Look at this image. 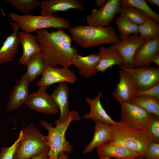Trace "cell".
Masks as SVG:
<instances>
[{"instance_id":"obj_1","label":"cell","mask_w":159,"mask_h":159,"mask_svg":"<svg viewBox=\"0 0 159 159\" xmlns=\"http://www.w3.org/2000/svg\"><path fill=\"white\" fill-rule=\"evenodd\" d=\"M35 32L46 66L56 67L59 65L69 68L72 65L73 56L78 52L76 47L72 46L70 35L62 29L49 32L43 29Z\"/></svg>"},{"instance_id":"obj_2","label":"cell","mask_w":159,"mask_h":159,"mask_svg":"<svg viewBox=\"0 0 159 159\" xmlns=\"http://www.w3.org/2000/svg\"><path fill=\"white\" fill-rule=\"evenodd\" d=\"M72 40L84 48L104 44H112L120 40L118 34L112 26L101 27L79 25L69 29Z\"/></svg>"},{"instance_id":"obj_3","label":"cell","mask_w":159,"mask_h":159,"mask_svg":"<svg viewBox=\"0 0 159 159\" xmlns=\"http://www.w3.org/2000/svg\"><path fill=\"white\" fill-rule=\"evenodd\" d=\"M81 117L78 112L74 110L70 111L67 118L60 122L58 119L55 120V126L44 120L40 123L47 131V136L49 146L48 155L51 159H57L62 152L69 153L73 149L70 143L67 140L66 133L71 123L74 120H79Z\"/></svg>"},{"instance_id":"obj_4","label":"cell","mask_w":159,"mask_h":159,"mask_svg":"<svg viewBox=\"0 0 159 159\" xmlns=\"http://www.w3.org/2000/svg\"><path fill=\"white\" fill-rule=\"evenodd\" d=\"M119 122L118 124L111 125L110 141L136 153L143 158L148 145L153 142L151 138L143 130L130 127Z\"/></svg>"},{"instance_id":"obj_5","label":"cell","mask_w":159,"mask_h":159,"mask_svg":"<svg viewBox=\"0 0 159 159\" xmlns=\"http://www.w3.org/2000/svg\"><path fill=\"white\" fill-rule=\"evenodd\" d=\"M8 16L11 20L17 24L22 31L27 33L49 28L63 30L71 27V22L68 19L53 15L35 16L26 14L21 15L11 12Z\"/></svg>"},{"instance_id":"obj_6","label":"cell","mask_w":159,"mask_h":159,"mask_svg":"<svg viewBox=\"0 0 159 159\" xmlns=\"http://www.w3.org/2000/svg\"><path fill=\"white\" fill-rule=\"evenodd\" d=\"M21 130L14 159H28L49 148L47 136L34 124L29 125Z\"/></svg>"},{"instance_id":"obj_7","label":"cell","mask_w":159,"mask_h":159,"mask_svg":"<svg viewBox=\"0 0 159 159\" xmlns=\"http://www.w3.org/2000/svg\"><path fill=\"white\" fill-rule=\"evenodd\" d=\"M121 105V120L119 122L129 127L146 131L151 114L141 107L130 102L122 104Z\"/></svg>"},{"instance_id":"obj_8","label":"cell","mask_w":159,"mask_h":159,"mask_svg":"<svg viewBox=\"0 0 159 159\" xmlns=\"http://www.w3.org/2000/svg\"><path fill=\"white\" fill-rule=\"evenodd\" d=\"M121 7L120 0H108L103 7L94 8L87 15L86 21L88 25L98 27H105L114 21L115 15L119 13Z\"/></svg>"},{"instance_id":"obj_9","label":"cell","mask_w":159,"mask_h":159,"mask_svg":"<svg viewBox=\"0 0 159 159\" xmlns=\"http://www.w3.org/2000/svg\"><path fill=\"white\" fill-rule=\"evenodd\" d=\"M118 67L128 72L133 79L138 90L146 89L159 83V68L150 65L127 68Z\"/></svg>"},{"instance_id":"obj_10","label":"cell","mask_w":159,"mask_h":159,"mask_svg":"<svg viewBox=\"0 0 159 159\" xmlns=\"http://www.w3.org/2000/svg\"><path fill=\"white\" fill-rule=\"evenodd\" d=\"M146 42L139 36V34L131 35L120 40L110 47L117 52L123 60V67L133 68V58L138 49Z\"/></svg>"},{"instance_id":"obj_11","label":"cell","mask_w":159,"mask_h":159,"mask_svg":"<svg viewBox=\"0 0 159 159\" xmlns=\"http://www.w3.org/2000/svg\"><path fill=\"white\" fill-rule=\"evenodd\" d=\"M42 75L41 78L37 82L39 87L63 82L73 85L77 78L74 72L69 68L50 66H46Z\"/></svg>"},{"instance_id":"obj_12","label":"cell","mask_w":159,"mask_h":159,"mask_svg":"<svg viewBox=\"0 0 159 159\" xmlns=\"http://www.w3.org/2000/svg\"><path fill=\"white\" fill-rule=\"evenodd\" d=\"M47 87H39L38 91L29 95L24 104L29 108L38 112L46 114H56L59 108L51 95L47 94L46 90Z\"/></svg>"},{"instance_id":"obj_13","label":"cell","mask_w":159,"mask_h":159,"mask_svg":"<svg viewBox=\"0 0 159 159\" xmlns=\"http://www.w3.org/2000/svg\"><path fill=\"white\" fill-rule=\"evenodd\" d=\"M119 82L112 92L114 97L120 104L130 102L135 97L138 90L135 82L131 76L127 72L120 69Z\"/></svg>"},{"instance_id":"obj_14","label":"cell","mask_w":159,"mask_h":159,"mask_svg":"<svg viewBox=\"0 0 159 159\" xmlns=\"http://www.w3.org/2000/svg\"><path fill=\"white\" fill-rule=\"evenodd\" d=\"M9 21L13 31L7 37L0 48V64L11 62L19 52L20 43L18 34L19 28L16 23Z\"/></svg>"},{"instance_id":"obj_15","label":"cell","mask_w":159,"mask_h":159,"mask_svg":"<svg viewBox=\"0 0 159 159\" xmlns=\"http://www.w3.org/2000/svg\"><path fill=\"white\" fill-rule=\"evenodd\" d=\"M100 58L98 52L90 53L85 56L77 52L73 56L72 65L77 68L80 75L89 78L98 72L96 67Z\"/></svg>"},{"instance_id":"obj_16","label":"cell","mask_w":159,"mask_h":159,"mask_svg":"<svg viewBox=\"0 0 159 159\" xmlns=\"http://www.w3.org/2000/svg\"><path fill=\"white\" fill-rule=\"evenodd\" d=\"M30 82L25 73L13 87L6 106L7 111H11L16 110L26 101L30 95L29 89Z\"/></svg>"},{"instance_id":"obj_17","label":"cell","mask_w":159,"mask_h":159,"mask_svg":"<svg viewBox=\"0 0 159 159\" xmlns=\"http://www.w3.org/2000/svg\"><path fill=\"white\" fill-rule=\"evenodd\" d=\"M102 92L100 91L97 95L92 99L86 97L85 100L90 106V112L83 116L85 119H90L95 122H104L111 125H116L119 122L114 121L107 113L102 107L100 102Z\"/></svg>"},{"instance_id":"obj_18","label":"cell","mask_w":159,"mask_h":159,"mask_svg":"<svg viewBox=\"0 0 159 159\" xmlns=\"http://www.w3.org/2000/svg\"><path fill=\"white\" fill-rule=\"evenodd\" d=\"M41 15L51 16L58 11H64L71 9L84 11L83 5L77 0H49L40 1Z\"/></svg>"},{"instance_id":"obj_19","label":"cell","mask_w":159,"mask_h":159,"mask_svg":"<svg viewBox=\"0 0 159 159\" xmlns=\"http://www.w3.org/2000/svg\"><path fill=\"white\" fill-rule=\"evenodd\" d=\"M159 52V36L146 42L138 49L133 58L134 67L150 65L153 56Z\"/></svg>"},{"instance_id":"obj_20","label":"cell","mask_w":159,"mask_h":159,"mask_svg":"<svg viewBox=\"0 0 159 159\" xmlns=\"http://www.w3.org/2000/svg\"><path fill=\"white\" fill-rule=\"evenodd\" d=\"M99 156L119 159H134L140 157L136 153L124 146L110 141L97 148Z\"/></svg>"},{"instance_id":"obj_21","label":"cell","mask_w":159,"mask_h":159,"mask_svg":"<svg viewBox=\"0 0 159 159\" xmlns=\"http://www.w3.org/2000/svg\"><path fill=\"white\" fill-rule=\"evenodd\" d=\"M18 35L20 44L23 48L22 54L19 62L25 66L32 57L41 54V47L37 41L36 35L23 31L19 32Z\"/></svg>"},{"instance_id":"obj_22","label":"cell","mask_w":159,"mask_h":159,"mask_svg":"<svg viewBox=\"0 0 159 159\" xmlns=\"http://www.w3.org/2000/svg\"><path fill=\"white\" fill-rule=\"evenodd\" d=\"M68 84L62 82L56 87L51 95L60 111V117L58 119L63 122L67 118L70 112L69 104V88Z\"/></svg>"},{"instance_id":"obj_23","label":"cell","mask_w":159,"mask_h":159,"mask_svg":"<svg viewBox=\"0 0 159 159\" xmlns=\"http://www.w3.org/2000/svg\"><path fill=\"white\" fill-rule=\"evenodd\" d=\"M96 122L93 137L85 147L83 151L84 154L92 152L95 148L111 140V125L99 121Z\"/></svg>"},{"instance_id":"obj_24","label":"cell","mask_w":159,"mask_h":159,"mask_svg":"<svg viewBox=\"0 0 159 159\" xmlns=\"http://www.w3.org/2000/svg\"><path fill=\"white\" fill-rule=\"evenodd\" d=\"M99 50L100 58L96 67L98 72H103L114 65H123V60L120 55L110 46H101Z\"/></svg>"},{"instance_id":"obj_25","label":"cell","mask_w":159,"mask_h":159,"mask_svg":"<svg viewBox=\"0 0 159 159\" xmlns=\"http://www.w3.org/2000/svg\"><path fill=\"white\" fill-rule=\"evenodd\" d=\"M117 26L118 34L120 40H123L135 34H139V25L136 24L126 17L120 16L114 21Z\"/></svg>"},{"instance_id":"obj_26","label":"cell","mask_w":159,"mask_h":159,"mask_svg":"<svg viewBox=\"0 0 159 159\" xmlns=\"http://www.w3.org/2000/svg\"><path fill=\"white\" fill-rule=\"evenodd\" d=\"M139 35L145 41L159 36V24L152 18L148 17L142 24L139 25Z\"/></svg>"},{"instance_id":"obj_27","label":"cell","mask_w":159,"mask_h":159,"mask_svg":"<svg viewBox=\"0 0 159 159\" xmlns=\"http://www.w3.org/2000/svg\"><path fill=\"white\" fill-rule=\"evenodd\" d=\"M26 73L30 82L34 80L39 75H42L46 67L41 54L32 57L26 64Z\"/></svg>"},{"instance_id":"obj_28","label":"cell","mask_w":159,"mask_h":159,"mask_svg":"<svg viewBox=\"0 0 159 159\" xmlns=\"http://www.w3.org/2000/svg\"><path fill=\"white\" fill-rule=\"evenodd\" d=\"M130 103L141 107L150 114L159 116V100L154 97H135Z\"/></svg>"},{"instance_id":"obj_29","label":"cell","mask_w":159,"mask_h":159,"mask_svg":"<svg viewBox=\"0 0 159 159\" xmlns=\"http://www.w3.org/2000/svg\"><path fill=\"white\" fill-rule=\"evenodd\" d=\"M119 13L125 16L133 23L139 25L143 23L148 17L146 14L135 7L121 6Z\"/></svg>"},{"instance_id":"obj_30","label":"cell","mask_w":159,"mask_h":159,"mask_svg":"<svg viewBox=\"0 0 159 159\" xmlns=\"http://www.w3.org/2000/svg\"><path fill=\"white\" fill-rule=\"evenodd\" d=\"M121 6H132L137 8L146 14L149 17L159 22V15L154 11L148 6L146 0H121Z\"/></svg>"},{"instance_id":"obj_31","label":"cell","mask_w":159,"mask_h":159,"mask_svg":"<svg viewBox=\"0 0 159 159\" xmlns=\"http://www.w3.org/2000/svg\"><path fill=\"white\" fill-rule=\"evenodd\" d=\"M5 1L24 14L40 6V3L38 0H5Z\"/></svg>"},{"instance_id":"obj_32","label":"cell","mask_w":159,"mask_h":159,"mask_svg":"<svg viewBox=\"0 0 159 159\" xmlns=\"http://www.w3.org/2000/svg\"><path fill=\"white\" fill-rule=\"evenodd\" d=\"M146 131L151 138L153 142L159 143V116L151 114Z\"/></svg>"},{"instance_id":"obj_33","label":"cell","mask_w":159,"mask_h":159,"mask_svg":"<svg viewBox=\"0 0 159 159\" xmlns=\"http://www.w3.org/2000/svg\"><path fill=\"white\" fill-rule=\"evenodd\" d=\"M22 133L21 130L19 132L18 138L11 146L9 147H3L1 149L0 159H14L16 148Z\"/></svg>"},{"instance_id":"obj_34","label":"cell","mask_w":159,"mask_h":159,"mask_svg":"<svg viewBox=\"0 0 159 159\" xmlns=\"http://www.w3.org/2000/svg\"><path fill=\"white\" fill-rule=\"evenodd\" d=\"M135 95V97H152L159 100V83L146 89L137 90Z\"/></svg>"},{"instance_id":"obj_35","label":"cell","mask_w":159,"mask_h":159,"mask_svg":"<svg viewBox=\"0 0 159 159\" xmlns=\"http://www.w3.org/2000/svg\"><path fill=\"white\" fill-rule=\"evenodd\" d=\"M145 159H159V143L152 142L148 146L143 158Z\"/></svg>"},{"instance_id":"obj_36","label":"cell","mask_w":159,"mask_h":159,"mask_svg":"<svg viewBox=\"0 0 159 159\" xmlns=\"http://www.w3.org/2000/svg\"><path fill=\"white\" fill-rule=\"evenodd\" d=\"M49 150V148H47L37 155L28 159H51L48 155Z\"/></svg>"},{"instance_id":"obj_37","label":"cell","mask_w":159,"mask_h":159,"mask_svg":"<svg viewBox=\"0 0 159 159\" xmlns=\"http://www.w3.org/2000/svg\"><path fill=\"white\" fill-rule=\"evenodd\" d=\"M108 0H94L96 6L99 8H101L104 6L107 3Z\"/></svg>"},{"instance_id":"obj_38","label":"cell","mask_w":159,"mask_h":159,"mask_svg":"<svg viewBox=\"0 0 159 159\" xmlns=\"http://www.w3.org/2000/svg\"><path fill=\"white\" fill-rule=\"evenodd\" d=\"M151 62H153L158 67L159 66V52L155 54L152 58Z\"/></svg>"},{"instance_id":"obj_39","label":"cell","mask_w":159,"mask_h":159,"mask_svg":"<svg viewBox=\"0 0 159 159\" xmlns=\"http://www.w3.org/2000/svg\"><path fill=\"white\" fill-rule=\"evenodd\" d=\"M146 1L147 3L152 6L155 5L158 7L159 6V0H147Z\"/></svg>"},{"instance_id":"obj_40","label":"cell","mask_w":159,"mask_h":159,"mask_svg":"<svg viewBox=\"0 0 159 159\" xmlns=\"http://www.w3.org/2000/svg\"><path fill=\"white\" fill-rule=\"evenodd\" d=\"M57 159H68V156L65 153H62L59 155Z\"/></svg>"},{"instance_id":"obj_41","label":"cell","mask_w":159,"mask_h":159,"mask_svg":"<svg viewBox=\"0 0 159 159\" xmlns=\"http://www.w3.org/2000/svg\"><path fill=\"white\" fill-rule=\"evenodd\" d=\"M99 159H112L110 158H109L106 157H102V156H99ZM114 159H119L117 158H115Z\"/></svg>"},{"instance_id":"obj_42","label":"cell","mask_w":159,"mask_h":159,"mask_svg":"<svg viewBox=\"0 0 159 159\" xmlns=\"http://www.w3.org/2000/svg\"><path fill=\"white\" fill-rule=\"evenodd\" d=\"M134 159H145L143 158L140 157H138L135 158H134Z\"/></svg>"}]
</instances>
